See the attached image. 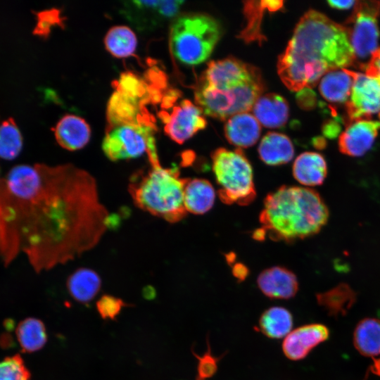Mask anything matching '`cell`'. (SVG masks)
Masks as SVG:
<instances>
[{"label":"cell","mask_w":380,"mask_h":380,"mask_svg":"<svg viewBox=\"0 0 380 380\" xmlns=\"http://www.w3.org/2000/svg\"><path fill=\"white\" fill-rule=\"evenodd\" d=\"M329 216L327 205L315 190L283 185L265 197L259 229L273 241L292 243L317 234Z\"/></svg>","instance_id":"4"},{"label":"cell","mask_w":380,"mask_h":380,"mask_svg":"<svg viewBox=\"0 0 380 380\" xmlns=\"http://www.w3.org/2000/svg\"><path fill=\"white\" fill-rule=\"evenodd\" d=\"M257 285L270 299L289 300L293 298L298 290L296 274L281 266H274L262 271L257 278Z\"/></svg>","instance_id":"15"},{"label":"cell","mask_w":380,"mask_h":380,"mask_svg":"<svg viewBox=\"0 0 380 380\" xmlns=\"http://www.w3.org/2000/svg\"><path fill=\"white\" fill-rule=\"evenodd\" d=\"M23 148V137L15 120L8 118L0 124V158L13 160Z\"/></svg>","instance_id":"30"},{"label":"cell","mask_w":380,"mask_h":380,"mask_svg":"<svg viewBox=\"0 0 380 380\" xmlns=\"http://www.w3.org/2000/svg\"><path fill=\"white\" fill-rule=\"evenodd\" d=\"M293 175L302 185H322L327 175V162L318 153L304 152L293 163Z\"/></svg>","instance_id":"20"},{"label":"cell","mask_w":380,"mask_h":380,"mask_svg":"<svg viewBox=\"0 0 380 380\" xmlns=\"http://www.w3.org/2000/svg\"><path fill=\"white\" fill-rule=\"evenodd\" d=\"M182 1H131L122 6V13L140 30L154 29L178 13Z\"/></svg>","instance_id":"12"},{"label":"cell","mask_w":380,"mask_h":380,"mask_svg":"<svg viewBox=\"0 0 380 380\" xmlns=\"http://www.w3.org/2000/svg\"><path fill=\"white\" fill-rule=\"evenodd\" d=\"M18 343L24 353H34L41 350L47 342V334L44 322L35 317L21 320L15 329Z\"/></svg>","instance_id":"28"},{"label":"cell","mask_w":380,"mask_h":380,"mask_svg":"<svg viewBox=\"0 0 380 380\" xmlns=\"http://www.w3.org/2000/svg\"><path fill=\"white\" fill-rule=\"evenodd\" d=\"M380 1H357L352 15L344 26L347 30L350 43L357 60L371 57L378 47L379 31L377 16Z\"/></svg>","instance_id":"9"},{"label":"cell","mask_w":380,"mask_h":380,"mask_svg":"<svg viewBox=\"0 0 380 380\" xmlns=\"http://www.w3.org/2000/svg\"><path fill=\"white\" fill-rule=\"evenodd\" d=\"M31 374L20 355L6 357L0 361V380H30Z\"/></svg>","instance_id":"31"},{"label":"cell","mask_w":380,"mask_h":380,"mask_svg":"<svg viewBox=\"0 0 380 380\" xmlns=\"http://www.w3.org/2000/svg\"><path fill=\"white\" fill-rule=\"evenodd\" d=\"M8 332L3 333L0 335V346L2 348H11L14 346L15 343L13 337Z\"/></svg>","instance_id":"38"},{"label":"cell","mask_w":380,"mask_h":380,"mask_svg":"<svg viewBox=\"0 0 380 380\" xmlns=\"http://www.w3.org/2000/svg\"><path fill=\"white\" fill-rule=\"evenodd\" d=\"M350 72L353 83L346 103L348 121L372 119L380 113V79L365 72Z\"/></svg>","instance_id":"10"},{"label":"cell","mask_w":380,"mask_h":380,"mask_svg":"<svg viewBox=\"0 0 380 380\" xmlns=\"http://www.w3.org/2000/svg\"><path fill=\"white\" fill-rule=\"evenodd\" d=\"M215 191L211 183L202 178H186L184 204L186 212L201 215L210 210L215 202Z\"/></svg>","instance_id":"21"},{"label":"cell","mask_w":380,"mask_h":380,"mask_svg":"<svg viewBox=\"0 0 380 380\" xmlns=\"http://www.w3.org/2000/svg\"><path fill=\"white\" fill-rule=\"evenodd\" d=\"M66 287L75 300L86 304L91 301L99 292L101 279L94 270L80 267L68 277Z\"/></svg>","instance_id":"24"},{"label":"cell","mask_w":380,"mask_h":380,"mask_svg":"<svg viewBox=\"0 0 380 380\" xmlns=\"http://www.w3.org/2000/svg\"><path fill=\"white\" fill-rule=\"evenodd\" d=\"M121 298L112 295L104 294L96 303V310L104 319L115 320L122 308L128 306Z\"/></svg>","instance_id":"33"},{"label":"cell","mask_w":380,"mask_h":380,"mask_svg":"<svg viewBox=\"0 0 380 380\" xmlns=\"http://www.w3.org/2000/svg\"><path fill=\"white\" fill-rule=\"evenodd\" d=\"M260 132V122L248 112L235 114L226 120L225 137L238 148L253 146L258 141Z\"/></svg>","instance_id":"16"},{"label":"cell","mask_w":380,"mask_h":380,"mask_svg":"<svg viewBox=\"0 0 380 380\" xmlns=\"http://www.w3.org/2000/svg\"><path fill=\"white\" fill-rule=\"evenodd\" d=\"M282 1H246L243 2V13L246 24L238 37L246 43L257 42L260 45L266 40L261 24L265 11L275 12L283 7Z\"/></svg>","instance_id":"17"},{"label":"cell","mask_w":380,"mask_h":380,"mask_svg":"<svg viewBox=\"0 0 380 380\" xmlns=\"http://www.w3.org/2000/svg\"><path fill=\"white\" fill-rule=\"evenodd\" d=\"M355 62L346 27L310 10L297 23L277 63L278 75L290 90L315 87L327 72Z\"/></svg>","instance_id":"2"},{"label":"cell","mask_w":380,"mask_h":380,"mask_svg":"<svg viewBox=\"0 0 380 380\" xmlns=\"http://www.w3.org/2000/svg\"><path fill=\"white\" fill-rule=\"evenodd\" d=\"M218 196L226 204L247 205L256 197L252 166L241 148H219L211 155Z\"/></svg>","instance_id":"7"},{"label":"cell","mask_w":380,"mask_h":380,"mask_svg":"<svg viewBox=\"0 0 380 380\" xmlns=\"http://www.w3.org/2000/svg\"><path fill=\"white\" fill-rule=\"evenodd\" d=\"M329 330L320 323H311L291 330L284 338L281 349L290 360L304 359L310 352L328 339Z\"/></svg>","instance_id":"13"},{"label":"cell","mask_w":380,"mask_h":380,"mask_svg":"<svg viewBox=\"0 0 380 380\" xmlns=\"http://www.w3.org/2000/svg\"><path fill=\"white\" fill-rule=\"evenodd\" d=\"M353 344L363 356L371 357L372 363L380 361V319L367 317L360 321L353 332Z\"/></svg>","instance_id":"23"},{"label":"cell","mask_w":380,"mask_h":380,"mask_svg":"<svg viewBox=\"0 0 380 380\" xmlns=\"http://www.w3.org/2000/svg\"><path fill=\"white\" fill-rule=\"evenodd\" d=\"M220 36V26L213 18L201 13L187 14L173 22L170 46L179 61L197 65L208 58Z\"/></svg>","instance_id":"6"},{"label":"cell","mask_w":380,"mask_h":380,"mask_svg":"<svg viewBox=\"0 0 380 380\" xmlns=\"http://www.w3.org/2000/svg\"><path fill=\"white\" fill-rule=\"evenodd\" d=\"M207 351L199 355L194 350H191L194 356L197 359L196 375L194 380H208L213 377L217 372L218 362L224 357L215 356L210 346L208 336H207Z\"/></svg>","instance_id":"32"},{"label":"cell","mask_w":380,"mask_h":380,"mask_svg":"<svg viewBox=\"0 0 380 380\" xmlns=\"http://www.w3.org/2000/svg\"><path fill=\"white\" fill-rule=\"evenodd\" d=\"M202 110L188 99L174 105L161 118L165 134L174 141L183 144L207 125Z\"/></svg>","instance_id":"11"},{"label":"cell","mask_w":380,"mask_h":380,"mask_svg":"<svg viewBox=\"0 0 380 380\" xmlns=\"http://www.w3.org/2000/svg\"><path fill=\"white\" fill-rule=\"evenodd\" d=\"M177 167L151 165L132 175L128 191L135 205L154 216L175 223L186 215L184 189Z\"/></svg>","instance_id":"5"},{"label":"cell","mask_w":380,"mask_h":380,"mask_svg":"<svg viewBox=\"0 0 380 380\" xmlns=\"http://www.w3.org/2000/svg\"><path fill=\"white\" fill-rule=\"evenodd\" d=\"M265 84L260 70L235 58L210 62L194 91L196 105L220 120L252 110Z\"/></svg>","instance_id":"3"},{"label":"cell","mask_w":380,"mask_h":380,"mask_svg":"<svg viewBox=\"0 0 380 380\" xmlns=\"http://www.w3.org/2000/svg\"><path fill=\"white\" fill-rule=\"evenodd\" d=\"M258 151L262 161L272 166L286 164L294 155L290 139L285 134L274 132H268L262 137Z\"/></svg>","instance_id":"22"},{"label":"cell","mask_w":380,"mask_h":380,"mask_svg":"<svg viewBox=\"0 0 380 380\" xmlns=\"http://www.w3.org/2000/svg\"><path fill=\"white\" fill-rule=\"evenodd\" d=\"M293 324V315L288 309L273 306L261 314L257 329L267 338L279 339L291 331Z\"/></svg>","instance_id":"26"},{"label":"cell","mask_w":380,"mask_h":380,"mask_svg":"<svg viewBox=\"0 0 380 380\" xmlns=\"http://www.w3.org/2000/svg\"><path fill=\"white\" fill-rule=\"evenodd\" d=\"M102 149L112 161L136 158L146 153L151 165L160 164L153 129L144 123L112 127L103 139Z\"/></svg>","instance_id":"8"},{"label":"cell","mask_w":380,"mask_h":380,"mask_svg":"<svg viewBox=\"0 0 380 380\" xmlns=\"http://www.w3.org/2000/svg\"><path fill=\"white\" fill-rule=\"evenodd\" d=\"M252 110L258 121L268 128L284 125L289 113L287 101L281 96L273 93L260 96Z\"/></svg>","instance_id":"19"},{"label":"cell","mask_w":380,"mask_h":380,"mask_svg":"<svg viewBox=\"0 0 380 380\" xmlns=\"http://www.w3.org/2000/svg\"><path fill=\"white\" fill-rule=\"evenodd\" d=\"M379 129L380 113L376 119L350 122L339 136L340 151L351 157L363 156L372 148Z\"/></svg>","instance_id":"14"},{"label":"cell","mask_w":380,"mask_h":380,"mask_svg":"<svg viewBox=\"0 0 380 380\" xmlns=\"http://www.w3.org/2000/svg\"><path fill=\"white\" fill-rule=\"evenodd\" d=\"M353 77L346 68L330 71L319 82V90L322 97L334 103H346L349 99Z\"/></svg>","instance_id":"25"},{"label":"cell","mask_w":380,"mask_h":380,"mask_svg":"<svg viewBox=\"0 0 380 380\" xmlns=\"http://www.w3.org/2000/svg\"><path fill=\"white\" fill-rule=\"evenodd\" d=\"M107 51L117 58L132 56L137 46L136 34L129 27L118 25L111 27L104 38Z\"/></svg>","instance_id":"29"},{"label":"cell","mask_w":380,"mask_h":380,"mask_svg":"<svg viewBox=\"0 0 380 380\" xmlns=\"http://www.w3.org/2000/svg\"><path fill=\"white\" fill-rule=\"evenodd\" d=\"M360 67L367 75L380 79V48L372 53L367 63Z\"/></svg>","instance_id":"35"},{"label":"cell","mask_w":380,"mask_h":380,"mask_svg":"<svg viewBox=\"0 0 380 380\" xmlns=\"http://www.w3.org/2000/svg\"><path fill=\"white\" fill-rule=\"evenodd\" d=\"M117 91L122 95L137 101L145 92L144 83L135 75L127 73L123 74L117 85Z\"/></svg>","instance_id":"34"},{"label":"cell","mask_w":380,"mask_h":380,"mask_svg":"<svg viewBox=\"0 0 380 380\" xmlns=\"http://www.w3.org/2000/svg\"><path fill=\"white\" fill-rule=\"evenodd\" d=\"M232 270L234 276L241 281L245 280L248 274V268L242 264H236Z\"/></svg>","instance_id":"36"},{"label":"cell","mask_w":380,"mask_h":380,"mask_svg":"<svg viewBox=\"0 0 380 380\" xmlns=\"http://www.w3.org/2000/svg\"><path fill=\"white\" fill-rule=\"evenodd\" d=\"M357 298L356 293L347 284L341 283L335 287L316 295L317 303L334 317L346 315Z\"/></svg>","instance_id":"27"},{"label":"cell","mask_w":380,"mask_h":380,"mask_svg":"<svg viewBox=\"0 0 380 380\" xmlns=\"http://www.w3.org/2000/svg\"><path fill=\"white\" fill-rule=\"evenodd\" d=\"M355 1H328V4L331 7L338 9H348L355 5Z\"/></svg>","instance_id":"37"},{"label":"cell","mask_w":380,"mask_h":380,"mask_svg":"<svg viewBox=\"0 0 380 380\" xmlns=\"http://www.w3.org/2000/svg\"><path fill=\"white\" fill-rule=\"evenodd\" d=\"M54 135L61 147L68 151H76L88 144L91 129L83 118L75 115H66L56 124Z\"/></svg>","instance_id":"18"},{"label":"cell","mask_w":380,"mask_h":380,"mask_svg":"<svg viewBox=\"0 0 380 380\" xmlns=\"http://www.w3.org/2000/svg\"><path fill=\"white\" fill-rule=\"evenodd\" d=\"M110 225L97 183L72 164L18 165L0 178V259L39 273L94 248Z\"/></svg>","instance_id":"1"}]
</instances>
